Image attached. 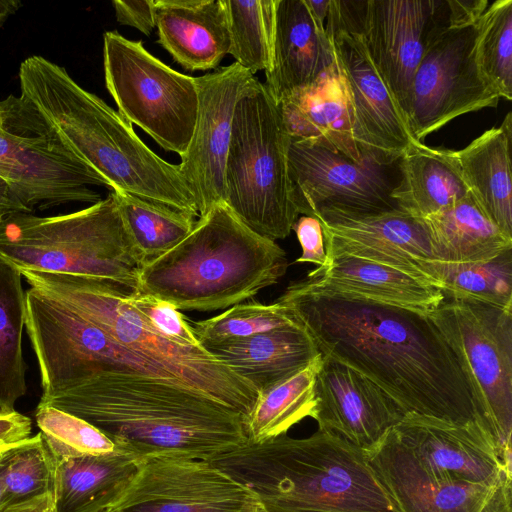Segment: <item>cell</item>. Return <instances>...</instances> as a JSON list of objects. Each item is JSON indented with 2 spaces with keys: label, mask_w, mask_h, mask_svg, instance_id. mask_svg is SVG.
I'll use <instances>...</instances> for the list:
<instances>
[{
  "label": "cell",
  "mask_w": 512,
  "mask_h": 512,
  "mask_svg": "<svg viewBox=\"0 0 512 512\" xmlns=\"http://www.w3.org/2000/svg\"><path fill=\"white\" fill-rule=\"evenodd\" d=\"M0 480L12 501L55 492L57 461L41 432L3 451Z\"/></svg>",
  "instance_id": "8d00e7d4"
},
{
  "label": "cell",
  "mask_w": 512,
  "mask_h": 512,
  "mask_svg": "<svg viewBox=\"0 0 512 512\" xmlns=\"http://www.w3.org/2000/svg\"><path fill=\"white\" fill-rule=\"evenodd\" d=\"M201 346L259 393L286 380L321 354L301 323Z\"/></svg>",
  "instance_id": "4316f807"
},
{
  "label": "cell",
  "mask_w": 512,
  "mask_h": 512,
  "mask_svg": "<svg viewBox=\"0 0 512 512\" xmlns=\"http://www.w3.org/2000/svg\"><path fill=\"white\" fill-rule=\"evenodd\" d=\"M22 212L21 207L10 197L0 195V221L10 213Z\"/></svg>",
  "instance_id": "c3c4849f"
},
{
  "label": "cell",
  "mask_w": 512,
  "mask_h": 512,
  "mask_svg": "<svg viewBox=\"0 0 512 512\" xmlns=\"http://www.w3.org/2000/svg\"><path fill=\"white\" fill-rule=\"evenodd\" d=\"M291 137L278 103L255 77L236 103L224 169V203L271 240L290 235L299 216L289 171Z\"/></svg>",
  "instance_id": "ba28073f"
},
{
  "label": "cell",
  "mask_w": 512,
  "mask_h": 512,
  "mask_svg": "<svg viewBox=\"0 0 512 512\" xmlns=\"http://www.w3.org/2000/svg\"><path fill=\"white\" fill-rule=\"evenodd\" d=\"M322 355L272 388L259 393L250 412L243 417L249 443L259 444L287 434L316 406L315 383Z\"/></svg>",
  "instance_id": "4dcf8cb0"
},
{
  "label": "cell",
  "mask_w": 512,
  "mask_h": 512,
  "mask_svg": "<svg viewBox=\"0 0 512 512\" xmlns=\"http://www.w3.org/2000/svg\"><path fill=\"white\" fill-rule=\"evenodd\" d=\"M102 512H266L256 493L208 460L146 456Z\"/></svg>",
  "instance_id": "4fadbf2b"
},
{
  "label": "cell",
  "mask_w": 512,
  "mask_h": 512,
  "mask_svg": "<svg viewBox=\"0 0 512 512\" xmlns=\"http://www.w3.org/2000/svg\"><path fill=\"white\" fill-rule=\"evenodd\" d=\"M38 404L79 417L149 455L212 459L248 442L243 416L199 392L134 373L105 372Z\"/></svg>",
  "instance_id": "7a4b0ae2"
},
{
  "label": "cell",
  "mask_w": 512,
  "mask_h": 512,
  "mask_svg": "<svg viewBox=\"0 0 512 512\" xmlns=\"http://www.w3.org/2000/svg\"><path fill=\"white\" fill-rule=\"evenodd\" d=\"M422 221L434 261L485 262L512 249V236L485 215L470 193Z\"/></svg>",
  "instance_id": "f1b7e54d"
},
{
  "label": "cell",
  "mask_w": 512,
  "mask_h": 512,
  "mask_svg": "<svg viewBox=\"0 0 512 512\" xmlns=\"http://www.w3.org/2000/svg\"><path fill=\"white\" fill-rule=\"evenodd\" d=\"M350 5L366 50L406 117L415 72L430 43L451 24L448 0H352Z\"/></svg>",
  "instance_id": "9a60e30c"
},
{
  "label": "cell",
  "mask_w": 512,
  "mask_h": 512,
  "mask_svg": "<svg viewBox=\"0 0 512 512\" xmlns=\"http://www.w3.org/2000/svg\"><path fill=\"white\" fill-rule=\"evenodd\" d=\"M128 301L161 334L182 345H201L190 321L171 303L136 290L128 293Z\"/></svg>",
  "instance_id": "ab89813d"
},
{
  "label": "cell",
  "mask_w": 512,
  "mask_h": 512,
  "mask_svg": "<svg viewBox=\"0 0 512 512\" xmlns=\"http://www.w3.org/2000/svg\"><path fill=\"white\" fill-rule=\"evenodd\" d=\"M35 420L56 461L111 453L116 444L87 421L38 404Z\"/></svg>",
  "instance_id": "f35d334b"
},
{
  "label": "cell",
  "mask_w": 512,
  "mask_h": 512,
  "mask_svg": "<svg viewBox=\"0 0 512 512\" xmlns=\"http://www.w3.org/2000/svg\"><path fill=\"white\" fill-rule=\"evenodd\" d=\"M419 461L436 476L458 483L495 485L507 471L485 421L456 423L407 413L393 427Z\"/></svg>",
  "instance_id": "d6986e66"
},
{
  "label": "cell",
  "mask_w": 512,
  "mask_h": 512,
  "mask_svg": "<svg viewBox=\"0 0 512 512\" xmlns=\"http://www.w3.org/2000/svg\"><path fill=\"white\" fill-rule=\"evenodd\" d=\"M0 512H57L54 491H48L32 497L14 500L0 509Z\"/></svg>",
  "instance_id": "f6af8a7d"
},
{
  "label": "cell",
  "mask_w": 512,
  "mask_h": 512,
  "mask_svg": "<svg viewBox=\"0 0 512 512\" xmlns=\"http://www.w3.org/2000/svg\"><path fill=\"white\" fill-rule=\"evenodd\" d=\"M208 461L252 489L266 512H396L365 451L333 432L247 442Z\"/></svg>",
  "instance_id": "277c9868"
},
{
  "label": "cell",
  "mask_w": 512,
  "mask_h": 512,
  "mask_svg": "<svg viewBox=\"0 0 512 512\" xmlns=\"http://www.w3.org/2000/svg\"><path fill=\"white\" fill-rule=\"evenodd\" d=\"M7 448H8V447H7ZM5 449H6V448H0V457H1V455H2V453H3V451H4Z\"/></svg>",
  "instance_id": "816d5d0a"
},
{
  "label": "cell",
  "mask_w": 512,
  "mask_h": 512,
  "mask_svg": "<svg viewBox=\"0 0 512 512\" xmlns=\"http://www.w3.org/2000/svg\"><path fill=\"white\" fill-rule=\"evenodd\" d=\"M297 288L343 294L429 314L444 300L440 289L396 268L355 257H339L291 282Z\"/></svg>",
  "instance_id": "603a6c76"
},
{
  "label": "cell",
  "mask_w": 512,
  "mask_h": 512,
  "mask_svg": "<svg viewBox=\"0 0 512 512\" xmlns=\"http://www.w3.org/2000/svg\"><path fill=\"white\" fill-rule=\"evenodd\" d=\"M158 43L187 71L217 69L229 53L223 0H154Z\"/></svg>",
  "instance_id": "cb8c5ba5"
},
{
  "label": "cell",
  "mask_w": 512,
  "mask_h": 512,
  "mask_svg": "<svg viewBox=\"0 0 512 512\" xmlns=\"http://www.w3.org/2000/svg\"><path fill=\"white\" fill-rule=\"evenodd\" d=\"M399 178L391 198L415 218H425L465 197L469 192L439 148L421 142L398 161Z\"/></svg>",
  "instance_id": "f546056e"
},
{
  "label": "cell",
  "mask_w": 512,
  "mask_h": 512,
  "mask_svg": "<svg viewBox=\"0 0 512 512\" xmlns=\"http://www.w3.org/2000/svg\"><path fill=\"white\" fill-rule=\"evenodd\" d=\"M428 316L453 350L504 457L512 433V308L444 298Z\"/></svg>",
  "instance_id": "8fae6325"
},
{
  "label": "cell",
  "mask_w": 512,
  "mask_h": 512,
  "mask_svg": "<svg viewBox=\"0 0 512 512\" xmlns=\"http://www.w3.org/2000/svg\"><path fill=\"white\" fill-rule=\"evenodd\" d=\"M229 33V53L252 75L266 71L271 61L276 0H223Z\"/></svg>",
  "instance_id": "e575fe53"
},
{
  "label": "cell",
  "mask_w": 512,
  "mask_h": 512,
  "mask_svg": "<svg viewBox=\"0 0 512 512\" xmlns=\"http://www.w3.org/2000/svg\"><path fill=\"white\" fill-rule=\"evenodd\" d=\"M331 0H305L313 18L321 27H325Z\"/></svg>",
  "instance_id": "bcb514c9"
},
{
  "label": "cell",
  "mask_w": 512,
  "mask_h": 512,
  "mask_svg": "<svg viewBox=\"0 0 512 512\" xmlns=\"http://www.w3.org/2000/svg\"><path fill=\"white\" fill-rule=\"evenodd\" d=\"M289 171L300 214L312 216L323 209L377 213L399 209L391 198L397 183L391 166L365 157L355 162L341 153L292 140Z\"/></svg>",
  "instance_id": "2e32d148"
},
{
  "label": "cell",
  "mask_w": 512,
  "mask_h": 512,
  "mask_svg": "<svg viewBox=\"0 0 512 512\" xmlns=\"http://www.w3.org/2000/svg\"><path fill=\"white\" fill-rule=\"evenodd\" d=\"M476 34L477 22H452L428 46L413 78L406 115L418 142L463 114L497 107L501 98L475 62Z\"/></svg>",
  "instance_id": "5bb4252c"
},
{
  "label": "cell",
  "mask_w": 512,
  "mask_h": 512,
  "mask_svg": "<svg viewBox=\"0 0 512 512\" xmlns=\"http://www.w3.org/2000/svg\"><path fill=\"white\" fill-rule=\"evenodd\" d=\"M423 274L444 298L512 308V249L476 263L426 261Z\"/></svg>",
  "instance_id": "d6a6232c"
},
{
  "label": "cell",
  "mask_w": 512,
  "mask_h": 512,
  "mask_svg": "<svg viewBox=\"0 0 512 512\" xmlns=\"http://www.w3.org/2000/svg\"><path fill=\"white\" fill-rule=\"evenodd\" d=\"M288 268L274 240L245 225L225 203L200 216L175 247L144 265L137 291L178 310L230 308L277 284Z\"/></svg>",
  "instance_id": "5b68a950"
},
{
  "label": "cell",
  "mask_w": 512,
  "mask_h": 512,
  "mask_svg": "<svg viewBox=\"0 0 512 512\" xmlns=\"http://www.w3.org/2000/svg\"><path fill=\"white\" fill-rule=\"evenodd\" d=\"M336 62L325 27L317 24L305 0H276L271 61L266 82L279 103L317 81Z\"/></svg>",
  "instance_id": "7402d4cb"
},
{
  "label": "cell",
  "mask_w": 512,
  "mask_h": 512,
  "mask_svg": "<svg viewBox=\"0 0 512 512\" xmlns=\"http://www.w3.org/2000/svg\"><path fill=\"white\" fill-rule=\"evenodd\" d=\"M103 66L106 88L118 113L163 149L181 157L197 117L194 77L172 69L141 41L129 40L117 31L103 35Z\"/></svg>",
  "instance_id": "30bf717a"
},
{
  "label": "cell",
  "mask_w": 512,
  "mask_h": 512,
  "mask_svg": "<svg viewBox=\"0 0 512 512\" xmlns=\"http://www.w3.org/2000/svg\"><path fill=\"white\" fill-rule=\"evenodd\" d=\"M21 273L0 260V411L15 410L26 394V364L22 336L26 319V291Z\"/></svg>",
  "instance_id": "1f68e13d"
},
{
  "label": "cell",
  "mask_w": 512,
  "mask_h": 512,
  "mask_svg": "<svg viewBox=\"0 0 512 512\" xmlns=\"http://www.w3.org/2000/svg\"><path fill=\"white\" fill-rule=\"evenodd\" d=\"M364 451L396 512H479L494 487L436 476L393 428Z\"/></svg>",
  "instance_id": "44dd1931"
},
{
  "label": "cell",
  "mask_w": 512,
  "mask_h": 512,
  "mask_svg": "<svg viewBox=\"0 0 512 512\" xmlns=\"http://www.w3.org/2000/svg\"><path fill=\"white\" fill-rule=\"evenodd\" d=\"M22 3L18 0H0V27L19 10Z\"/></svg>",
  "instance_id": "7dc6e473"
},
{
  "label": "cell",
  "mask_w": 512,
  "mask_h": 512,
  "mask_svg": "<svg viewBox=\"0 0 512 512\" xmlns=\"http://www.w3.org/2000/svg\"><path fill=\"white\" fill-rule=\"evenodd\" d=\"M0 195L10 197V198H12L17 203V201L15 200V198L13 197V195L11 193V190H10L9 186L7 185V183L1 177H0ZM22 212H23V210H22Z\"/></svg>",
  "instance_id": "f907efd6"
},
{
  "label": "cell",
  "mask_w": 512,
  "mask_h": 512,
  "mask_svg": "<svg viewBox=\"0 0 512 512\" xmlns=\"http://www.w3.org/2000/svg\"><path fill=\"white\" fill-rule=\"evenodd\" d=\"M253 78L236 62L194 77L198 96L196 123L178 167L196 199L200 216L224 203V169L234 110Z\"/></svg>",
  "instance_id": "e0dca14e"
},
{
  "label": "cell",
  "mask_w": 512,
  "mask_h": 512,
  "mask_svg": "<svg viewBox=\"0 0 512 512\" xmlns=\"http://www.w3.org/2000/svg\"><path fill=\"white\" fill-rule=\"evenodd\" d=\"M479 512H512V476L503 473Z\"/></svg>",
  "instance_id": "ee69618b"
},
{
  "label": "cell",
  "mask_w": 512,
  "mask_h": 512,
  "mask_svg": "<svg viewBox=\"0 0 512 512\" xmlns=\"http://www.w3.org/2000/svg\"><path fill=\"white\" fill-rule=\"evenodd\" d=\"M0 260L19 272L100 278L136 291L141 269L113 192L67 214L6 215L0 221Z\"/></svg>",
  "instance_id": "52a82bcc"
},
{
  "label": "cell",
  "mask_w": 512,
  "mask_h": 512,
  "mask_svg": "<svg viewBox=\"0 0 512 512\" xmlns=\"http://www.w3.org/2000/svg\"><path fill=\"white\" fill-rule=\"evenodd\" d=\"M314 217L322 227L326 263L355 257L396 268L433 285L421 267L435 260L422 219L400 209L377 213L323 209Z\"/></svg>",
  "instance_id": "ac0fdd59"
},
{
  "label": "cell",
  "mask_w": 512,
  "mask_h": 512,
  "mask_svg": "<svg viewBox=\"0 0 512 512\" xmlns=\"http://www.w3.org/2000/svg\"><path fill=\"white\" fill-rule=\"evenodd\" d=\"M325 29L344 82L356 146L362 157L392 166L419 142L366 50L350 0L330 1Z\"/></svg>",
  "instance_id": "7c38bea8"
},
{
  "label": "cell",
  "mask_w": 512,
  "mask_h": 512,
  "mask_svg": "<svg viewBox=\"0 0 512 512\" xmlns=\"http://www.w3.org/2000/svg\"><path fill=\"white\" fill-rule=\"evenodd\" d=\"M112 5L116 20L122 25L138 29L149 36L155 26L154 0H114Z\"/></svg>",
  "instance_id": "b9f144b4"
},
{
  "label": "cell",
  "mask_w": 512,
  "mask_h": 512,
  "mask_svg": "<svg viewBox=\"0 0 512 512\" xmlns=\"http://www.w3.org/2000/svg\"><path fill=\"white\" fill-rule=\"evenodd\" d=\"M280 108L292 140L363 159L353 139L347 95L337 61L317 81L282 99Z\"/></svg>",
  "instance_id": "d4e9b609"
},
{
  "label": "cell",
  "mask_w": 512,
  "mask_h": 512,
  "mask_svg": "<svg viewBox=\"0 0 512 512\" xmlns=\"http://www.w3.org/2000/svg\"><path fill=\"white\" fill-rule=\"evenodd\" d=\"M315 396L312 418L318 429L338 434L362 450L377 444L405 415L374 382L325 355Z\"/></svg>",
  "instance_id": "ffe728a7"
},
{
  "label": "cell",
  "mask_w": 512,
  "mask_h": 512,
  "mask_svg": "<svg viewBox=\"0 0 512 512\" xmlns=\"http://www.w3.org/2000/svg\"><path fill=\"white\" fill-rule=\"evenodd\" d=\"M32 421L14 411H0V448L10 447L31 436Z\"/></svg>",
  "instance_id": "7bdbcfd3"
},
{
  "label": "cell",
  "mask_w": 512,
  "mask_h": 512,
  "mask_svg": "<svg viewBox=\"0 0 512 512\" xmlns=\"http://www.w3.org/2000/svg\"><path fill=\"white\" fill-rule=\"evenodd\" d=\"M302 253L295 263H312L317 267L326 264L324 235L316 217L301 216L293 225Z\"/></svg>",
  "instance_id": "60d3db41"
},
{
  "label": "cell",
  "mask_w": 512,
  "mask_h": 512,
  "mask_svg": "<svg viewBox=\"0 0 512 512\" xmlns=\"http://www.w3.org/2000/svg\"><path fill=\"white\" fill-rule=\"evenodd\" d=\"M301 323L277 302L236 304L208 319L190 322L201 345L233 341L258 333Z\"/></svg>",
  "instance_id": "74e56055"
},
{
  "label": "cell",
  "mask_w": 512,
  "mask_h": 512,
  "mask_svg": "<svg viewBox=\"0 0 512 512\" xmlns=\"http://www.w3.org/2000/svg\"><path fill=\"white\" fill-rule=\"evenodd\" d=\"M474 57L500 98L512 99V0H496L477 21Z\"/></svg>",
  "instance_id": "d590c367"
},
{
  "label": "cell",
  "mask_w": 512,
  "mask_h": 512,
  "mask_svg": "<svg viewBox=\"0 0 512 512\" xmlns=\"http://www.w3.org/2000/svg\"><path fill=\"white\" fill-rule=\"evenodd\" d=\"M30 287L61 302L118 344L161 365L186 388L245 417L259 392L205 348L179 344L157 331L128 301L133 290L100 279L22 271Z\"/></svg>",
  "instance_id": "8992f818"
},
{
  "label": "cell",
  "mask_w": 512,
  "mask_h": 512,
  "mask_svg": "<svg viewBox=\"0 0 512 512\" xmlns=\"http://www.w3.org/2000/svg\"><path fill=\"white\" fill-rule=\"evenodd\" d=\"M512 113L459 150L439 148L485 215L512 236Z\"/></svg>",
  "instance_id": "484cf974"
},
{
  "label": "cell",
  "mask_w": 512,
  "mask_h": 512,
  "mask_svg": "<svg viewBox=\"0 0 512 512\" xmlns=\"http://www.w3.org/2000/svg\"><path fill=\"white\" fill-rule=\"evenodd\" d=\"M0 177L24 213L75 202L94 204L102 198L90 186L109 188L21 94L0 101Z\"/></svg>",
  "instance_id": "9c48e42d"
},
{
  "label": "cell",
  "mask_w": 512,
  "mask_h": 512,
  "mask_svg": "<svg viewBox=\"0 0 512 512\" xmlns=\"http://www.w3.org/2000/svg\"><path fill=\"white\" fill-rule=\"evenodd\" d=\"M276 302L303 324L321 355L367 377L404 414L456 423L480 417L453 350L427 314L291 283Z\"/></svg>",
  "instance_id": "6da1fadb"
},
{
  "label": "cell",
  "mask_w": 512,
  "mask_h": 512,
  "mask_svg": "<svg viewBox=\"0 0 512 512\" xmlns=\"http://www.w3.org/2000/svg\"><path fill=\"white\" fill-rule=\"evenodd\" d=\"M113 194L141 268L186 238L198 219L130 194Z\"/></svg>",
  "instance_id": "836d02e7"
},
{
  "label": "cell",
  "mask_w": 512,
  "mask_h": 512,
  "mask_svg": "<svg viewBox=\"0 0 512 512\" xmlns=\"http://www.w3.org/2000/svg\"><path fill=\"white\" fill-rule=\"evenodd\" d=\"M12 501L11 497L9 496L8 492L6 491L4 485L2 484L0 480V509L4 507L7 503Z\"/></svg>",
  "instance_id": "681fc988"
},
{
  "label": "cell",
  "mask_w": 512,
  "mask_h": 512,
  "mask_svg": "<svg viewBox=\"0 0 512 512\" xmlns=\"http://www.w3.org/2000/svg\"><path fill=\"white\" fill-rule=\"evenodd\" d=\"M20 94L35 107L60 142L96 171L113 192L199 218V207L178 165L153 152L132 124L66 69L33 55L19 67Z\"/></svg>",
  "instance_id": "3957f363"
},
{
  "label": "cell",
  "mask_w": 512,
  "mask_h": 512,
  "mask_svg": "<svg viewBox=\"0 0 512 512\" xmlns=\"http://www.w3.org/2000/svg\"><path fill=\"white\" fill-rule=\"evenodd\" d=\"M145 456L128 444L113 452L57 462V512H102Z\"/></svg>",
  "instance_id": "83f0119b"
}]
</instances>
